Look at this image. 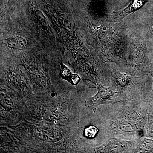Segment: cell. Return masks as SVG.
<instances>
[{
    "label": "cell",
    "mask_w": 153,
    "mask_h": 153,
    "mask_svg": "<svg viewBox=\"0 0 153 153\" xmlns=\"http://www.w3.org/2000/svg\"><path fill=\"white\" fill-rule=\"evenodd\" d=\"M98 91L95 95L85 100V105L90 108L94 111L96 110L97 107L102 104L114 103L119 100L117 93L115 92L111 87H105L100 84L97 87Z\"/></svg>",
    "instance_id": "cell-1"
},
{
    "label": "cell",
    "mask_w": 153,
    "mask_h": 153,
    "mask_svg": "<svg viewBox=\"0 0 153 153\" xmlns=\"http://www.w3.org/2000/svg\"><path fill=\"white\" fill-rule=\"evenodd\" d=\"M149 0H133L122 10L113 12L110 16L111 21L114 23H121L125 17L140 10Z\"/></svg>",
    "instance_id": "cell-2"
},
{
    "label": "cell",
    "mask_w": 153,
    "mask_h": 153,
    "mask_svg": "<svg viewBox=\"0 0 153 153\" xmlns=\"http://www.w3.org/2000/svg\"><path fill=\"white\" fill-rule=\"evenodd\" d=\"M129 142L116 138H111L103 144L97 148V152L121 153L129 146Z\"/></svg>",
    "instance_id": "cell-3"
},
{
    "label": "cell",
    "mask_w": 153,
    "mask_h": 153,
    "mask_svg": "<svg viewBox=\"0 0 153 153\" xmlns=\"http://www.w3.org/2000/svg\"><path fill=\"white\" fill-rule=\"evenodd\" d=\"M32 17L37 26L44 32H48L49 25L48 20L43 13L38 9H32Z\"/></svg>",
    "instance_id": "cell-4"
},
{
    "label": "cell",
    "mask_w": 153,
    "mask_h": 153,
    "mask_svg": "<svg viewBox=\"0 0 153 153\" xmlns=\"http://www.w3.org/2000/svg\"><path fill=\"white\" fill-rule=\"evenodd\" d=\"M61 70L60 76L62 79L67 80L71 85H77L80 82L81 78L78 74H72L70 69L63 63H60Z\"/></svg>",
    "instance_id": "cell-5"
},
{
    "label": "cell",
    "mask_w": 153,
    "mask_h": 153,
    "mask_svg": "<svg viewBox=\"0 0 153 153\" xmlns=\"http://www.w3.org/2000/svg\"><path fill=\"white\" fill-rule=\"evenodd\" d=\"M27 41L24 37L21 36H12L7 40V46L13 50H20L25 48Z\"/></svg>",
    "instance_id": "cell-6"
},
{
    "label": "cell",
    "mask_w": 153,
    "mask_h": 153,
    "mask_svg": "<svg viewBox=\"0 0 153 153\" xmlns=\"http://www.w3.org/2000/svg\"><path fill=\"white\" fill-rule=\"evenodd\" d=\"M153 151V140L144 138L140 142L134 150L137 153H149Z\"/></svg>",
    "instance_id": "cell-7"
},
{
    "label": "cell",
    "mask_w": 153,
    "mask_h": 153,
    "mask_svg": "<svg viewBox=\"0 0 153 153\" xmlns=\"http://www.w3.org/2000/svg\"><path fill=\"white\" fill-rule=\"evenodd\" d=\"M58 21L60 26L63 30L71 33V23L68 16L65 14H61L58 16Z\"/></svg>",
    "instance_id": "cell-8"
},
{
    "label": "cell",
    "mask_w": 153,
    "mask_h": 153,
    "mask_svg": "<svg viewBox=\"0 0 153 153\" xmlns=\"http://www.w3.org/2000/svg\"><path fill=\"white\" fill-rule=\"evenodd\" d=\"M119 128L121 131L125 132H133L137 130V126L135 124L132 122H124L119 125Z\"/></svg>",
    "instance_id": "cell-9"
},
{
    "label": "cell",
    "mask_w": 153,
    "mask_h": 153,
    "mask_svg": "<svg viewBox=\"0 0 153 153\" xmlns=\"http://www.w3.org/2000/svg\"><path fill=\"white\" fill-rule=\"evenodd\" d=\"M98 132V129L94 126H90L85 130V136L88 138H93Z\"/></svg>",
    "instance_id": "cell-10"
},
{
    "label": "cell",
    "mask_w": 153,
    "mask_h": 153,
    "mask_svg": "<svg viewBox=\"0 0 153 153\" xmlns=\"http://www.w3.org/2000/svg\"><path fill=\"white\" fill-rule=\"evenodd\" d=\"M146 38L148 39L153 38V14L152 22H151V25H150L149 27L147 33Z\"/></svg>",
    "instance_id": "cell-11"
},
{
    "label": "cell",
    "mask_w": 153,
    "mask_h": 153,
    "mask_svg": "<svg viewBox=\"0 0 153 153\" xmlns=\"http://www.w3.org/2000/svg\"><path fill=\"white\" fill-rule=\"evenodd\" d=\"M148 71H149V73L151 75H152V76L153 78V63H152L150 66L149 68ZM152 92L153 93V88Z\"/></svg>",
    "instance_id": "cell-12"
}]
</instances>
